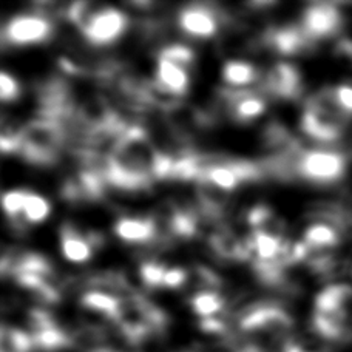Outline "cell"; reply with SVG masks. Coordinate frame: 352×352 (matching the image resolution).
<instances>
[{
    "label": "cell",
    "mask_w": 352,
    "mask_h": 352,
    "mask_svg": "<svg viewBox=\"0 0 352 352\" xmlns=\"http://www.w3.org/2000/svg\"><path fill=\"white\" fill-rule=\"evenodd\" d=\"M348 116L337 105L334 88L324 87L307 98L300 118L303 133L318 142H334L343 135Z\"/></svg>",
    "instance_id": "1"
},
{
    "label": "cell",
    "mask_w": 352,
    "mask_h": 352,
    "mask_svg": "<svg viewBox=\"0 0 352 352\" xmlns=\"http://www.w3.org/2000/svg\"><path fill=\"white\" fill-rule=\"evenodd\" d=\"M65 144L67 135L58 122L36 116L33 121L23 125L17 155L31 164L52 166L59 160Z\"/></svg>",
    "instance_id": "2"
},
{
    "label": "cell",
    "mask_w": 352,
    "mask_h": 352,
    "mask_svg": "<svg viewBox=\"0 0 352 352\" xmlns=\"http://www.w3.org/2000/svg\"><path fill=\"white\" fill-rule=\"evenodd\" d=\"M346 156L334 148L303 150L297 160V175L317 186H331L346 173Z\"/></svg>",
    "instance_id": "3"
},
{
    "label": "cell",
    "mask_w": 352,
    "mask_h": 352,
    "mask_svg": "<svg viewBox=\"0 0 352 352\" xmlns=\"http://www.w3.org/2000/svg\"><path fill=\"white\" fill-rule=\"evenodd\" d=\"M52 19L42 12H25L12 17L2 30L3 45L23 47L48 41L53 36Z\"/></svg>",
    "instance_id": "4"
},
{
    "label": "cell",
    "mask_w": 352,
    "mask_h": 352,
    "mask_svg": "<svg viewBox=\"0 0 352 352\" xmlns=\"http://www.w3.org/2000/svg\"><path fill=\"white\" fill-rule=\"evenodd\" d=\"M344 17L337 3L317 2L311 3L301 16V28L306 36L316 43L317 41L329 39L340 33Z\"/></svg>",
    "instance_id": "5"
},
{
    "label": "cell",
    "mask_w": 352,
    "mask_h": 352,
    "mask_svg": "<svg viewBox=\"0 0 352 352\" xmlns=\"http://www.w3.org/2000/svg\"><path fill=\"white\" fill-rule=\"evenodd\" d=\"M261 93L283 100H297L303 93V79L291 62H275L261 74Z\"/></svg>",
    "instance_id": "6"
},
{
    "label": "cell",
    "mask_w": 352,
    "mask_h": 352,
    "mask_svg": "<svg viewBox=\"0 0 352 352\" xmlns=\"http://www.w3.org/2000/svg\"><path fill=\"white\" fill-rule=\"evenodd\" d=\"M219 23H226L224 11L206 3L187 5L178 14L179 30L197 39H210L218 33Z\"/></svg>",
    "instance_id": "7"
},
{
    "label": "cell",
    "mask_w": 352,
    "mask_h": 352,
    "mask_svg": "<svg viewBox=\"0 0 352 352\" xmlns=\"http://www.w3.org/2000/svg\"><path fill=\"white\" fill-rule=\"evenodd\" d=\"M129 23V16L124 11L102 6L80 33L91 45L105 47L116 42L127 31Z\"/></svg>",
    "instance_id": "8"
},
{
    "label": "cell",
    "mask_w": 352,
    "mask_h": 352,
    "mask_svg": "<svg viewBox=\"0 0 352 352\" xmlns=\"http://www.w3.org/2000/svg\"><path fill=\"white\" fill-rule=\"evenodd\" d=\"M113 230L119 240L129 244H141L142 248L148 246L160 238L158 226H156L153 217L119 218Z\"/></svg>",
    "instance_id": "9"
},
{
    "label": "cell",
    "mask_w": 352,
    "mask_h": 352,
    "mask_svg": "<svg viewBox=\"0 0 352 352\" xmlns=\"http://www.w3.org/2000/svg\"><path fill=\"white\" fill-rule=\"evenodd\" d=\"M60 252L64 258L70 263H87L93 256L94 249L87 240L85 232L79 230L72 223H64L60 226Z\"/></svg>",
    "instance_id": "10"
},
{
    "label": "cell",
    "mask_w": 352,
    "mask_h": 352,
    "mask_svg": "<svg viewBox=\"0 0 352 352\" xmlns=\"http://www.w3.org/2000/svg\"><path fill=\"white\" fill-rule=\"evenodd\" d=\"M352 305V286L329 285L316 297L317 314H348Z\"/></svg>",
    "instance_id": "11"
},
{
    "label": "cell",
    "mask_w": 352,
    "mask_h": 352,
    "mask_svg": "<svg viewBox=\"0 0 352 352\" xmlns=\"http://www.w3.org/2000/svg\"><path fill=\"white\" fill-rule=\"evenodd\" d=\"M342 230L326 221H314L303 232V241L312 252H326L340 244Z\"/></svg>",
    "instance_id": "12"
},
{
    "label": "cell",
    "mask_w": 352,
    "mask_h": 352,
    "mask_svg": "<svg viewBox=\"0 0 352 352\" xmlns=\"http://www.w3.org/2000/svg\"><path fill=\"white\" fill-rule=\"evenodd\" d=\"M155 79L168 91L181 98H184L190 88V76H188L187 68L172 64L166 59H156Z\"/></svg>",
    "instance_id": "13"
},
{
    "label": "cell",
    "mask_w": 352,
    "mask_h": 352,
    "mask_svg": "<svg viewBox=\"0 0 352 352\" xmlns=\"http://www.w3.org/2000/svg\"><path fill=\"white\" fill-rule=\"evenodd\" d=\"M221 76L226 87L229 88H249L250 85L260 84L261 73L250 62L232 59L223 65Z\"/></svg>",
    "instance_id": "14"
},
{
    "label": "cell",
    "mask_w": 352,
    "mask_h": 352,
    "mask_svg": "<svg viewBox=\"0 0 352 352\" xmlns=\"http://www.w3.org/2000/svg\"><path fill=\"white\" fill-rule=\"evenodd\" d=\"M188 305H190L192 311L201 318H210L224 312L226 298L224 295L213 291L195 292Z\"/></svg>",
    "instance_id": "15"
},
{
    "label": "cell",
    "mask_w": 352,
    "mask_h": 352,
    "mask_svg": "<svg viewBox=\"0 0 352 352\" xmlns=\"http://www.w3.org/2000/svg\"><path fill=\"white\" fill-rule=\"evenodd\" d=\"M0 346L2 352H31L34 349V342L28 331L3 323L0 332Z\"/></svg>",
    "instance_id": "16"
},
{
    "label": "cell",
    "mask_w": 352,
    "mask_h": 352,
    "mask_svg": "<svg viewBox=\"0 0 352 352\" xmlns=\"http://www.w3.org/2000/svg\"><path fill=\"white\" fill-rule=\"evenodd\" d=\"M52 213V204L42 195L28 190L27 203L23 209V219L27 224H39L50 217Z\"/></svg>",
    "instance_id": "17"
},
{
    "label": "cell",
    "mask_w": 352,
    "mask_h": 352,
    "mask_svg": "<svg viewBox=\"0 0 352 352\" xmlns=\"http://www.w3.org/2000/svg\"><path fill=\"white\" fill-rule=\"evenodd\" d=\"M167 266L160 260H146L140 264V278L142 285L148 289L164 287V276Z\"/></svg>",
    "instance_id": "18"
},
{
    "label": "cell",
    "mask_w": 352,
    "mask_h": 352,
    "mask_svg": "<svg viewBox=\"0 0 352 352\" xmlns=\"http://www.w3.org/2000/svg\"><path fill=\"white\" fill-rule=\"evenodd\" d=\"M158 58L187 68L193 64L195 53L190 47L184 45V43H167V45L158 50Z\"/></svg>",
    "instance_id": "19"
},
{
    "label": "cell",
    "mask_w": 352,
    "mask_h": 352,
    "mask_svg": "<svg viewBox=\"0 0 352 352\" xmlns=\"http://www.w3.org/2000/svg\"><path fill=\"white\" fill-rule=\"evenodd\" d=\"M21 84L17 82L14 76H11L8 72L0 73V98L3 102H12L21 96Z\"/></svg>",
    "instance_id": "20"
},
{
    "label": "cell",
    "mask_w": 352,
    "mask_h": 352,
    "mask_svg": "<svg viewBox=\"0 0 352 352\" xmlns=\"http://www.w3.org/2000/svg\"><path fill=\"white\" fill-rule=\"evenodd\" d=\"M187 281H188V270L179 266H173L167 269L166 276H164V287L173 291V289L186 287Z\"/></svg>",
    "instance_id": "21"
},
{
    "label": "cell",
    "mask_w": 352,
    "mask_h": 352,
    "mask_svg": "<svg viewBox=\"0 0 352 352\" xmlns=\"http://www.w3.org/2000/svg\"><path fill=\"white\" fill-rule=\"evenodd\" d=\"M337 105L346 116H352V84H340L334 88Z\"/></svg>",
    "instance_id": "22"
}]
</instances>
